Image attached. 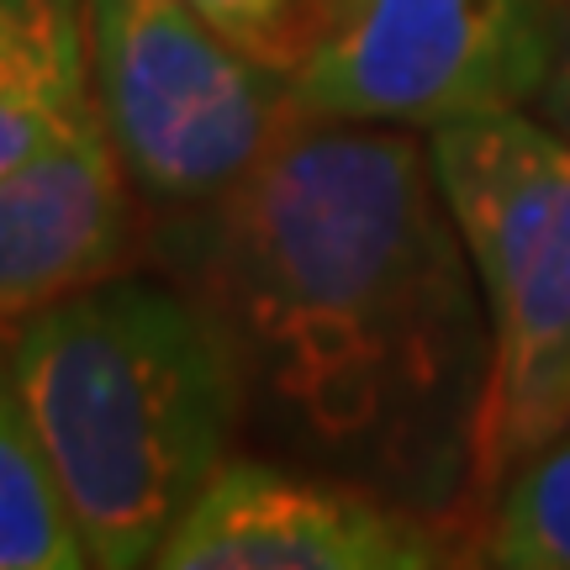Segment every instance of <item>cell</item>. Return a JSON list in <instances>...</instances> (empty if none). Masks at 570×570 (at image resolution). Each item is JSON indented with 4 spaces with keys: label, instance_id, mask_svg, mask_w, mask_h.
<instances>
[{
    "label": "cell",
    "instance_id": "cell-1",
    "mask_svg": "<svg viewBox=\"0 0 570 570\" xmlns=\"http://www.w3.org/2000/svg\"><path fill=\"white\" fill-rule=\"evenodd\" d=\"M154 259L223 338L244 444L460 523L475 550L491 323L428 132L296 111L223 202L154 223Z\"/></svg>",
    "mask_w": 570,
    "mask_h": 570
},
{
    "label": "cell",
    "instance_id": "cell-10",
    "mask_svg": "<svg viewBox=\"0 0 570 570\" xmlns=\"http://www.w3.org/2000/svg\"><path fill=\"white\" fill-rule=\"evenodd\" d=\"M475 566L570 570V423L497 481L475 523Z\"/></svg>",
    "mask_w": 570,
    "mask_h": 570
},
{
    "label": "cell",
    "instance_id": "cell-8",
    "mask_svg": "<svg viewBox=\"0 0 570 570\" xmlns=\"http://www.w3.org/2000/svg\"><path fill=\"white\" fill-rule=\"evenodd\" d=\"M90 106L85 0H0V169L69 132Z\"/></svg>",
    "mask_w": 570,
    "mask_h": 570
},
{
    "label": "cell",
    "instance_id": "cell-5",
    "mask_svg": "<svg viewBox=\"0 0 570 570\" xmlns=\"http://www.w3.org/2000/svg\"><path fill=\"white\" fill-rule=\"evenodd\" d=\"M560 0H306L291 101L317 122L412 127L533 106Z\"/></svg>",
    "mask_w": 570,
    "mask_h": 570
},
{
    "label": "cell",
    "instance_id": "cell-6",
    "mask_svg": "<svg viewBox=\"0 0 570 570\" xmlns=\"http://www.w3.org/2000/svg\"><path fill=\"white\" fill-rule=\"evenodd\" d=\"M470 533L396 497L233 454L164 539L159 570H439L465 566Z\"/></svg>",
    "mask_w": 570,
    "mask_h": 570
},
{
    "label": "cell",
    "instance_id": "cell-9",
    "mask_svg": "<svg viewBox=\"0 0 570 570\" xmlns=\"http://www.w3.org/2000/svg\"><path fill=\"white\" fill-rule=\"evenodd\" d=\"M85 539L0 344V570H85Z\"/></svg>",
    "mask_w": 570,
    "mask_h": 570
},
{
    "label": "cell",
    "instance_id": "cell-11",
    "mask_svg": "<svg viewBox=\"0 0 570 570\" xmlns=\"http://www.w3.org/2000/svg\"><path fill=\"white\" fill-rule=\"evenodd\" d=\"M223 38H233L259 63L291 75L306 32V0H190Z\"/></svg>",
    "mask_w": 570,
    "mask_h": 570
},
{
    "label": "cell",
    "instance_id": "cell-12",
    "mask_svg": "<svg viewBox=\"0 0 570 570\" xmlns=\"http://www.w3.org/2000/svg\"><path fill=\"white\" fill-rule=\"evenodd\" d=\"M539 117L570 138V11H554V59L539 90Z\"/></svg>",
    "mask_w": 570,
    "mask_h": 570
},
{
    "label": "cell",
    "instance_id": "cell-4",
    "mask_svg": "<svg viewBox=\"0 0 570 570\" xmlns=\"http://www.w3.org/2000/svg\"><path fill=\"white\" fill-rule=\"evenodd\" d=\"M85 38L96 111L154 223L223 202L296 122L291 80L190 0H85Z\"/></svg>",
    "mask_w": 570,
    "mask_h": 570
},
{
    "label": "cell",
    "instance_id": "cell-3",
    "mask_svg": "<svg viewBox=\"0 0 570 570\" xmlns=\"http://www.w3.org/2000/svg\"><path fill=\"white\" fill-rule=\"evenodd\" d=\"M491 323L475 523L497 481L570 423V138L512 106L428 132Z\"/></svg>",
    "mask_w": 570,
    "mask_h": 570
},
{
    "label": "cell",
    "instance_id": "cell-2",
    "mask_svg": "<svg viewBox=\"0 0 570 570\" xmlns=\"http://www.w3.org/2000/svg\"><path fill=\"white\" fill-rule=\"evenodd\" d=\"M0 344L85 560L154 566L238 444V386L202 302L127 269L6 323Z\"/></svg>",
    "mask_w": 570,
    "mask_h": 570
},
{
    "label": "cell",
    "instance_id": "cell-7",
    "mask_svg": "<svg viewBox=\"0 0 570 570\" xmlns=\"http://www.w3.org/2000/svg\"><path fill=\"white\" fill-rule=\"evenodd\" d=\"M148 217L96 106L38 154L0 169V327L127 275L154 244Z\"/></svg>",
    "mask_w": 570,
    "mask_h": 570
}]
</instances>
